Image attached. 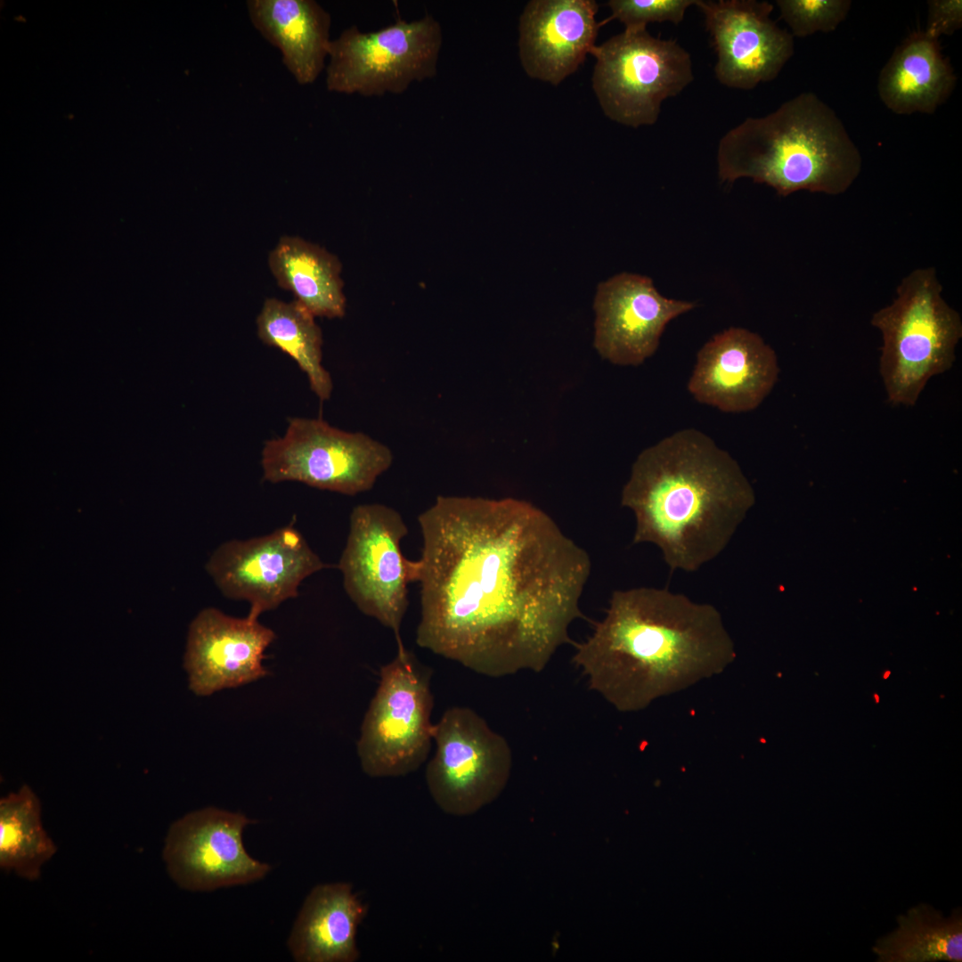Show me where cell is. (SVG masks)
<instances>
[{"label":"cell","mask_w":962,"mask_h":962,"mask_svg":"<svg viewBox=\"0 0 962 962\" xmlns=\"http://www.w3.org/2000/svg\"><path fill=\"white\" fill-rule=\"evenodd\" d=\"M717 54L714 74L730 88L750 90L778 77L794 54V37L756 0H696Z\"/></svg>","instance_id":"obj_14"},{"label":"cell","mask_w":962,"mask_h":962,"mask_svg":"<svg viewBox=\"0 0 962 962\" xmlns=\"http://www.w3.org/2000/svg\"><path fill=\"white\" fill-rule=\"evenodd\" d=\"M782 19L793 37H805L817 32L829 33L844 21L851 9L850 0H777Z\"/></svg>","instance_id":"obj_26"},{"label":"cell","mask_w":962,"mask_h":962,"mask_svg":"<svg viewBox=\"0 0 962 962\" xmlns=\"http://www.w3.org/2000/svg\"><path fill=\"white\" fill-rule=\"evenodd\" d=\"M870 322L882 334L879 372L888 402L914 406L930 379L952 367L962 338L960 314L943 298L936 269L904 276Z\"/></svg>","instance_id":"obj_5"},{"label":"cell","mask_w":962,"mask_h":962,"mask_svg":"<svg viewBox=\"0 0 962 962\" xmlns=\"http://www.w3.org/2000/svg\"><path fill=\"white\" fill-rule=\"evenodd\" d=\"M889 675H890V672H889V671H887V672L885 673V674L884 678H885V679H886V678H887V677H888Z\"/></svg>","instance_id":"obj_29"},{"label":"cell","mask_w":962,"mask_h":962,"mask_svg":"<svg viewBox=\"0 0 962 962\" xmlns=\"http://www.w3.org/2000/svg\"><path fill=\"white\" fill-rule=\"evenodd\" d=\"M779 372L776 353L758 334L731 327L698 351L688 389L701 404L745 412L766 398Z\"/></svg>","instance_id":"obj_17"},{"label":"cell","mask_w":962,"mask_h":962,"mask_svg":"<svg viewBox=\"0 0 962 962\" xmlns=\"http://www.w3.org/2000/svg\"><path fill=\"white\" fill-rule=\"evenodd\" d=\"M442 43V27L428 14L370 32L353 25L330 42L326 87L366 97L402 94L436 75Z\"/></svg>","instance_id":"obj_7"},{"label":"cell","mask_w":962,"mask_h":962,"mask_svg":"<svg viewBox=\"0 0 962 962\" xmlns=\"http://www.w3.org/2000/svg\"><path fill=\"white\" fill-rule=\"evenodd\" d=\"M257 328L263 343L279 348L298 363L321 401L330 399L333 382L322 363V330L306 308L296 300L266 298L257 317Z\"/></svg>","instance_id":"obj_24"},{"label":"cell","mask_w":962,"mask_h":962,"mask_svg":"<svg viewBox=\"0 0 962 962\" xmlns=\"http://www.w3.org/2000/svg\"><path fill=\"white\" fill-rule=\"evenodd\" d=\"M592 87L605 115L628 126L656 122L662 102L694 79L689 53L676 40L624 29L595 46Z\"/></svg>","instance_id":"obj_8"},{"label":"cell","mask_w":962,"mask_h":962,"mask_svg":"<svg viewBox=\"0 0 962 962\" xmlns=\"http://www.w3.org/2000/svg\"><path fill=\"white\" fill-rule=\"evenodd\" d=\"M275 637L258 619L201 610L189 626L183 657L191 690L205 697L266 676L265 651Z\"/></svg>","instance_id":"obj_16"},{"label":"cell","mask_w":962,"mask_h":962,"mask_svg":"<svg viewBox=\"0 0 962 962\" xmlns=\"http://www.w3.org/2000/svg\"><path fill=\"white\" fill-rule=\"evenodd\" d=\"M329 567L292 525L263 536L224 542L206 564L220 591L248 601V616L255 619L297 597L306 578Z\"/></svg>","instance_id":"obj_12"},{"label":"cell","mask_w":962,"mask_h":962,"mask_svg":"<svg viewBox=\"0 0 962 962\" xmlns=\"http://www.w3.org/2000/svg\"><path fill=\"white\" fill-rule=\"evenodd\" d=\"M898 926L879 938L873 952L879 962H961L962 910L945 917L925 903L897 917Z\"/></svg>","instance_id":"obj_23"},{"label":"cell","mask_w":962,"mask_h":962,"mask_svg":"<svg viewBox=\"0 0 962 962\" xmlns=\"http://www.w3.org/2000/svg\"><path fill=\"white\" fill-rule=\"evenodd\" d=\"M591 0H533L519 20V57L526 74L558 85L594 49L599 23Z\"/></svg>","instance_id":"obj_18"},{"label":"cell","mask_w":962,"mask_h":962,"mask_svg":"<svg viewBox=\"0 0 962 962\" xmlns=\"http://www.w3.org/2000/svg\"><path fill=\"white\" fill-rule=\"evenodd\" d=\"M926 27L924 32L939 39L950 36L962 27L961 0H929Z\"/></svg>","instance_id":"obj_28"},{"label":"cell","mask_w":962,"mask_h":962,"mask_svg":"<svg viewBox=\"0 0 962 962\" xmlns=\"http://www.w3.org/2000/svg\"><path fill=\"white\" fill-rule=\"evenodd\" d=\"M367 907L349 883L314 886L306 896L289 937L298 962H355L356 936Z\"/></svg>","instance_id":"obj_19"},{"label":"cell","mask_w":962,"mask_h":962,"mask_svg":"<svg viewBox=\"0 0 962 962\" xmlns=\"http://www.w3.org/2000/svg\"><path fill=\"white\" fill-rule=\"evenodd\" d=\"M957 82L939 40L924 31L909 34L879 73L878 95L895 114H933L950 96Z\"/></svg>","instance_id":"obj_21"},{"label":"cell","mask_w":962,"mask_h":962,"mask_svg":"<svg viewBox=\"0 0 962 962\" xmlns=\"http://www.w3.org/2000/svg\"><path fill=\"white\" fill-rule=\"evenodd\" d=\"M255 29L282 56V62L299 85L314 83L329 55L330 13L314 0H249Z\"/></svg>","instance_id":"obj_20"},{"label":"cell","mask_w":962,"mask_h":962,"mask_svg":"<svg viewBox=\"0 0 962 962\" xmlns=\"http://www.w3.org/2000/svg\"><path fill=\"white\" fill-rule=\"evenodd\" d=\"M393 462L388 446L362 432L322 419L291 418L281 437L261 452L264 480L296 481L346 495L371 490Z\"/></svg>","instance_id":"obj_9"},{"label":"cell","mask_w":962,"mask_h":962,"mask_svg":"<svg viewBox=\"0 0 962 962\" xmlns=\"http://www.w3.org/2000/svg\"><path fill=\"white\" fill-rule=\"evenodd\" d=\"M736 657L714 606L664 588L636 587L612 592L603 618L575 644L572 662L590 689L632 713L721 674Z\"/></svg>","instance_id":"obj_2"},{"label":"cell","mask_w":962,"mask_h":962,"mask_svg":"<svg viewBox=\"0 0 962 962\" xmlns=\"http://www.w3.org/2000/svg\"><path fill=\"white\" fill-rule=\"evenodd\" d=\"M754 501L737 461L695 428L643 450L621 493L635 518L632 542L656 545L671 572H695L719 556Z\"/></svg>","instance_id":"obj_3"},{"label":"cell","mask_w":962,"mask_h":962,"mask_svg":"<svg viewBox=\"0 0 962 962\" xmlns=\"http://www.w3.org/2000/svg\"><path fill=\"white\" fill-rule=\"evenodd\" d=\"M694 307L662 296L647 276H612L598 285L595 295L594 347L614 364H641L657 349L667 323Z\"/></svg>","instance_id":"obj_15"},{"label":"cell","mask_w":962,"mask_h":962,"mask_svg":"<svg viewBox=\"0 0 962 962\" xmlns=\"http://www.w3.org/2000/svg\"><path fill=\"white\" fill-rule=\"evenodd\" d=\"M436 753L426 784L444 812L466 816L494 801L509 780L512 753L506 738L473 709L452 706L434 725Z\"/></svg>","instance_id":"obj_11"},{"label":"cell","mask_w":962,"mask_h":962,"mask_svg":"<svg viewBox=\"0 0 962 962\" xmlns=\"http://www.w3.org/2000/svg\"><path fill=\"white\" fill-rule=\"evenodd\" d=\"M431 675L405 647L381 666L357 741L361 768L369 777L404 776L427 761L435 725Z\"/></svg>","instance_id":"obj_6"},{"label":"cell","mask_w":962,"mask_h":962,"mask_svg":"<svg viewBox=\"0 0 962 962\" xmlns=\"http://www.w3.org/2000/svg\"><path fill=\"white\" fill-rule=\"evenodd\" d=\"M875 697H876V703H878V702H879V700H878V697H877V695H876V694H875Z\"/></svg>","instance_id":"obj_30"},{"label":"cell","mask_w":962,"mask_h":962,"mask_svg":"<svg viewBox=\"0 0 962 962\" xmlns=\"http://www.w3.org/2000/svg\"><path fill=\"white\" fill-rule=\"evenodd\" d=\"M407 534L395 509L381 503L356 505L338 564L349 599L363 614L393 632L397 648L404 647L400 630L409 605L408 585L416 583L418 574L417 560L402 553Z\"/></svg>","instance_id":"obj_10"},{"label":"cell","mask_w":962,"mask_h":962,"mask_svg":"<svg viewBox=\"0 0 962 962\" xmlns=\"http://www.w3.org/2000/svg\"><path fill=\"white\" fill-rule=\"evenodd\" d=\"M717 164L722 182L751 178L781 196L797 191L838 195L859 176L862 159L834 110L806 92L728 131Z\"/></svg>","instance_id":"obj_4"},{"label":"cell","mask_w":962,"mask_h":962,"mask_svg":"<svg viewBox=\"0 0 962 962\" xmlns=\"http://www.w3.org/2000/svg\"><path fill=\"white\" fill-rule=\"evenodd\" d=\"M268 265L278 285L314 317L344 316L341 264L336 256L299 237L284 236L270 251Z\"/></svg>","instance_id":"obj_22"},{"label":"cell","mask_w":962,"mask_h":962,"mask_svg":"<svg viewBox=\"0 0 962 962\" xmlns=\"http://www.w3.org/2000/svg\"><path fill=\"white\" fill-rule=\"evenodd\" d=\"M418 524L419 647L498 678L542 672L572 641L591 561L545 511L440 495Z\"/></svg>","instance_id":"obj_1"},{"label":"cell","mask_w":962,"mask_h":962,"mask_svg":"<svg viewBox=\"0 0 962 962\" xmlns=\"http://www.w3.org/2000/svg\"><path fill=\"white\" fill-rule=\"evenodd\" d=\"M57 847L43 827L41 804L27 785L0 800V867L37 880Z\"/></svg>","instance_id":"obj_25"},{"label":"cell","mask_w":962,"mask_h":962,"mask_svg":"<svg viewBox=\"0 0 962 962\" xmlns=\"http://www.w3.org/2000/svg\"><path fill=\"white\" fill-rule=\"evenodd\" d=\"M253 819L215 807L192 811L169 827L162 857L168 875L188 891H213L262 879L267 863L245 850L242 834Z\"/></svg>","instance_id":"obj_13"},{"label":"cell","mask_w":962,"mask_h":962,"mask_svg":"<svg viewBox=\"0 0 962 962\" xmlns=\"http://www.w3.org/2000/svg\"><path fill=\"white\" fill-rule=\"evenodd\" d=\"M696 0H610L611 15L599 22L600 27L612 20L624 24L625 29H644L649 22L669 21L678 25L686 10Z\"/></svg>","instance_id":"obj_27"}]
</instances>
